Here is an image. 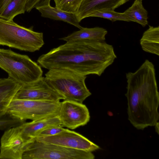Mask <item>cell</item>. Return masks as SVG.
<instances>
[{
	"instance_id": "4",
	"label": "cell",
	"mask_w": 159,
	"mask_h": 159,
	"mask_svg": "<svg viewBox=\"0 0 159 159\" xmlns=\"http://www.w3.org/2000/svg\"><path fill=\"white\" fill-rule=\"evenodd\" d=\"M0 68L8 77L22 85L31 83L42 77L41 67L27 55L10 49L0 48Z\"/></svg>"
},
{
	"instance_id": "12",
	"label": "cell",
	"mask_w": 159,
	"mask_h": 159,
	"mask_svg": "<svg viewBox=\"0 0 159 159\" xmlns=\"http://www.w3.org/2000/svg\"><path fill=\"white\" fill-rule=\"evenodd\" d=\"M129 0H83L76 13L80 22L96 11L104 10H114Z\"/></svg>"
},
{
	"instance_id": "25",
	"label": "cell",
	"mask_w": 159,
	"mask_h": 159,
	"mask_svg": "<svg viewBox=\"0 0 159 159\" xmlns=\"http://www.w3.org/2000/svg\"><path fill=\"white\" fill-rule=\"evenodd\" d=\"M11 0H0V13L5 8Z\"/></svg>"
},
{
	"instance_id": "23",
	"label": "cell",
	"mask_w": 159,
	"mask_h": 159,
	"mask_svg": "<svg viewBox=\"0 0 159 159\" xmlns=\"http://www.w3.org/2000/svg\"><path fill=\"white\" fill-rule=\"evenodd\" d=\"M51 0H27L25 11L30 12L31 10L37 7L50 4Z\"/></svg>"
},
{
	"instance_id": "13",
	"label": "cell",
	"mask_w": 159,
	"mask_h": 159,
	"mask_svg": "<svg viewBox=\"0 0 159 159\" xmlns=\"http://www.w3.org/2000/svg\"><path fill=\"white\" fill-rule=\"evenodd\" d=\"M61 125V121L57 116L25 122L19 126L23 137L27 140L30 141L36 138L43 130Z\"/></svg>"
},
{
	"instance_id": "2",
	"label": "cell",
	"mask_w": 159,
	"mask_h": 159,
	"mask_svg": "<svg viewBox=\"0 0 159 159\" xmlns=\"http://www.w3.org/2000/svg\"><path fill=\"white\" fill-rule=\"evenodd\" d=\"M126 77L129 120L138 129L155 126L159 118V93L154 65L146 59Z\"/></svg>"
},
{
	"instance_id": "1",
	"label": "cell",
	"mask_w": 159,
	"mask_h": 159,
	"mask_svg": "<svg viewBox=\"0 0 159 159\" xmlns=\"http://www.w3.org/2000/svg\"><path fill=\"white\" fill-rule=\"evenodd\" d=\"M116 58L113 46L105 41H77L52 49L40 56L37 62L48 70L62 68L100 76Z\"/></svg>"
},
{
	"instance_id": "19",
	"label": "cell",
	"mask_w": 159,
	"mask_h": 159,
	"mask_svg": "<svg viewBox=\"0 0 159 159\" xmlns=\"http://www.w3.org/2000/svg\"><path fill=\"white\" fill-rule=\"evenodd\" d=\"M26 0H11L0 13V18L7 20H13L16 16L24 13Z\"/></svg>"
},
{
	"instance_id": "15",
	"label": "cell",
	"mask_w": 159,
	"mask_h": 159,
	"mask_svg": "<svg viewBox=\"0 0 159 159\" xmlns=\"http://www.w3.org/2000/svg\"><path fill=\"white\" fill-rule=\"evenodd\" d=\"M21 86L9 77L0 79V117L7 113L10 103Z\"/></svg>"
},
{
	"instance_id": "9",
	"label": "cell",
	"mask_w": 159,
	"mask_h": 159,
	"mask_svg": "<svg viewBox=\"0 0 159 159\" xmlns=\"http://www.w3.org/2000/svg\"><path fill=\"white\" fill-rule=\"evenodd\" d=\"M34 139L70 148L90 152L100 149L98 146L80 134L66 129L57 134L49 136L38 137Z\"/></svg>"
},
{
	"instance_id": "3",
	"label": "cell",
	"mask_w": 159,
	"mask_h": 159,
	"mask_svg": "<svg viewBox=\"0 0 159 159\" xmlns=\"http://www.w3.org/2000/svg\"><path fill=\"white\" fill-rule=\"evenodd\" d=\"M45 78L50 86L64 100L83 102L91 95L85 80L87 76L62 68H52Z\"/></svg>"
},
{
	"instance_id": "20",
	"label": "cell",
	"mask_w": 159,
	"mask_h": 159,
	"mask_svg": "<svg viewBox=\"0 0 159 159\" xmlns=\"http://www.w3.org/2000/svg\"><path fill=\"white\" fill-rule=\"evenodd\" d=\"M96 17L106 18L112 22L116 20L130 21L124 12H118L115 11L114 10H104L96 11L90 14L88 16V17Z\"/></svg>"
},
{
	"instance_id": "21",
	"label": "cell",
	"mask_w": 159,
	"mask_h": 159,
	"mask_svg": "<svg viewBox=\"0 0 159 159\" xmlns=\"http://www.w3.org/2000/svg\"><path fill=\"white\" fill-rule=\"evenodd\" d=\"M83 0H54L55 7L62 10L76 13Z\"/></svg>"
},
{
	"instance_id": "17",
	"label": "cell",
	"mask_w": 159,
	"mask_h": 159,
	"mask_svg": "<svg viewBox=\"0 0 159 159\" xmlns=\"http://www.w3.org/2000/svg\"><path fill=\"white\" fill-rule=\"evenodd\" d=\"M140 43L145 52L159 55V26L150 25L143 33Z\"/></svg>"
},
{
	"instance_id": "16",
	"label": "cell",
	"mask_w": 159,
	"mask_h": 159,
	"mask_svg": "<svg viewBox=\"0 0 159 159\" xmlns=\"http://www.w3.org/2000/svg\"><path fill=\"white\" fill-rule=\"evenodd\" d=\"M42 17L56 20H61L72 25L80 29L83 27L80 24L76 13L66 11L50 4L36 8Z\"/></svg>"
},
{
	"instance_id": "14",
	"label": "cell",
	"mask_w": 159,
	"mask_h": 159,
	"mask_svg": "<svg viewBox=\"0 0 159 159\" xmlns=\"http://www.w3.org/2000/svg\"><path fill=\"white\" fill-rule=\"evenodd\" d=\"M107 30L102 27L92 28L82 27L66 37L59 39L71 42L77 41L103 42L105 40Z\"/></svg>"
},
{
	"instance_id": "26",
	"label": "cell",
	"mask_w": 159,
	"mask_h": 159,
	"mask_svg": "<svg viewBox=\"0 0 159 159\" xmlns=\"http://www.w3.org/2000/svg\"><path fill=\"white\" fill-rule=\"evenodd\" d=\"M141 0V1H142V0Z\"/></svg>"
},
{
	"instance_id": "11",
	"label": "cell",
	"mask_w": 159,
	"mask_h": 159,
	"mask_svg": "<svg viewBox=\"0 0 159 159\" xmlns=\"http://www.w3.org/2000/svg\"><path fill=\"white\" fill-rule=\"evenodd\" d=\"M30 141L23 137L19 126L6 130L0 140V159H22Z\"/></svg>"
},
{
	"instance_id": "10",
	"label": "cell",
	"mask_w": 159,
	"mask_h": 159,
	"mask_svg": "<svg viewBox=\"0 0 159 159\" xmlns=\"http://www.w3.org/2000/svg\"><path fill=\"white\" fill-rule=\"evenodd\" d=\"M13 99L56 102L64 100L43 77L31 83L22 85Z\"/></svg>"
},
{
	"instance_id": "22",
	"label": "cell",
	"mask_w": 159,
	"mask_h": 159,
	"mask_svg": "<svg viewBox=\"0 0 159 159\" xmlns=\"http://www.w3.org/2000/svg\"><path fill=\"white\" fill-rule=\"evenodd\" d=\"M25 121L15 117L7 113L0 117V130H5L11 128L19 126Z\"/></svg>"
},
{
	"instance_id": "8",
	"label": "cell",
	"mask_w": 159,
	"mask_h": 159,
	"mask_svg": "<svg viewBox=\"0 0 159 159\" xmlns=\"http://www.w3.org/2000/svg\"><path fill=\"white\" fill-rule=\"evenodd\" d=\"M58 116L63 127L72 129L86 125L90 119L89 109L85 105L67 100L61 102Z\"/></svg>"
},
{
	"instance_id": "18",
	"label": "cell",
	"mask_w": 159,
	"mask_h": 159,
	"mask_svg": "<svg viewBox=\"0 0 159 159\" xmlns=\"http://www.w3.org/2000/svg\"><path fill=\"white\" fill-rule=\"evenodd\" d=\"M130 21L140 24L144 27L148 24V13L143 7L142 1L135 0L132 6L124 12Z\"/></svg>"
},
{
	"instance_id": "24",
	"label": "cell",
	"mask_w": 159,
	"mask_h": 159,
	"mask_svg": "<svg viewBox=\"0 0 159 159\" xmlns=\"http://www.w3.org/2000/svg\"><path fill=\"white\" fill-rule=\"evenodd\" d=\"M65 129L61 125L53 126L43 130L39 134L37 137L54 135L61 132L64 131Z\"/></svg>"
},
{
	"instance_id": "6",
	"label": "cell",
	"mask_w": 159,
	"mask_h": 159,
	"mask_svg": "<svg viewBox=\"0 0 159 159\" xmlns=\"http://www.w3.org/2000/svg\"><path fill=\"white\" fill-rule=\"evenodd\" d=\"M94 158L92 152L34 139L27 145L22 159H93Z\"/></svg>"
},
{
	"instance_id": "5",
	"label": "cell",
	"mask_w": 159,
	"mask_h": 159,
	"mask_svg": "<svg viewBox=\"0 0 159 159\" xmlns=\"http://www.w3.org/2000/svg\"><path fill=\"white\" fill-rule=\"evenodd\" d=\"M43 34L0 18V45L33 52L44 44Z\"/></svg>"
},
{
	"instance_id": "7",
	"label": "cell",
	"mask_w": 159,
	"mask_h": 159,
	"mask_svg": "<svg viewBox=\"0 0 159 159\" xmlns=\"http://www.w3.org/2000/svg\"><path fill=\"white\" fill-rule=\"evenodd\" d=\"M60 101L13 99L8 106L7 113L17 118L32 120L58 116Z\"/></svg>"
}]
</instances>
